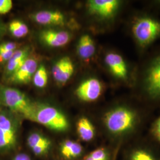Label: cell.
<instances>
[{"label": "cell", "mask_w": 160, "mask_h": 160, "mask_svg": "<svg viewBox=\"0 0 160 160\" xmlns=\"http://www.w3.org/2000/svg\"><path fill=\"white\" fill-rule=\"evenodd\" d=\"M103 122L111 135L116 137H125L136 129L139 123V116L131 107L122 105L109 110L104 114Z\"/></svg>", "instance_id": "1"}, {"label": "cell", "mask_w": 160, "mask_h": 160, "mask_svg": "<svg viewBox=\"0 0 160 160\" xmlns=\"http://www.w3.org/2000/svg\"><path fill=\"white\" fill-rule=\"evenodd\" d=\"M0 101L12 112L33 120L36 105L23 92L12 87H0Z\"/></svg>", "instance_id": "2"}, {"label": "cell", "mask_w": 160, "mask_h": 160, "mask_svg": "<svg viewBox=\"0 0 160 160\" xmlns=\"http://www.w3.org/2000/svg\"><path fill=\"white\" fill-rule=\"evenodd\" d=\"M33 122L59 132H66L69 128L67 117L58 109L49 105L36 106Z\"/></svg>", "instance_id": "3"}, {"label": "cell", "mask_w": 160, "mask_h": 160, "mask_svg": "<svg viewBox=\"0 0 160 160\" xmlns=\"http://www.w3.org/2000/svg\"><path fill=\"white\" fill-rule=\"evenodd\" d=\"M133 36L138 44L145 48L160 37V21L148 16L139 17L132 28Z\"/></svg>", "instance_id": "4"}, {"label": "cell", "mask_w": 160, "mask_h": 160, "mask_svg": "<svg viewBox=\"0 0 160 160\" xmlns=\"http://www.w3.org/2000/svg\"><path fill=\"white\" fill-rule=\"evenodd\" d=\"M18 139V126L10 114L0 112V152L6 153L16 148Z\"/></svg>", "instance_id": "5"}, {"label": "cell", "mask_w": 160, "mask_h": 160, "mask_svg": "<svg viewBox=\"0 0 160 160\" xmlns=\"http://www.w3.org/2000/svg\"><path fill=\"white\" fill-rule=\"evenodd\" d=\"M143 87L149 97L160 100V55L152 59L146 71Z\"/></svg>", "instance_id": "6"}, {"label": "cell", "mask_w": 160, "mask_h": 160, "mask_svg": "<svg viewBox=\"0 0 160 160\" xmlns=\"http://www.w3.org/2000/svg\"><path fill=\"white\" fill-rule=\"evenodd\" d=\"M102 91V82L96 78H90L80 84L75 90V94L81 101L89 103L97 100Z\"/></svg>", "instance_id": "7"}, {"label": "cell", "mask_w": 160, "mask_h": 160, "mask_svg": "<svg viewBox=\"0 0 160 160\" xmlns=\"http://www.w3.org/2000/svg\"><path fill=\"white\" fill-rule=\"evenodd\" d=\"M117 0H91L88 2V10L92 14L102 19L113 17L120 7Z\"/></svg>", "instance_id": "8"}, {"label": "cell", "mask_w": 160, "mask_h": 160, "mask_svg": "<svg viewBox=\"0 0 160 160\" xmlns=\"http://www.w3.org/2000/svg\"><path fill=\"white\" fill-rule=\"evenodd\" d=\"M110 72L116 78L122 81H127L129 78V69L125 59L120 55L110 52L104 58Z\"/></svg>", "instance_id": "9"}, {"label": "cell", "mask_w": 160, "mask_h": 160, "mask_svg": "<svg viewBox=\"0 0 160 160\" xmlns=\"http://www.w3.org/2000/svg\"><path fill=\"white\" fill-rule=\"evenodd\" d=\"M74 71V65L71 59L65 57L59 59L52 67V72L58 83L64 84L68 81Z\"/></svg>", "instance_id": "10"}, {"label": "cell", "mask_w": 160, "mask_h": 160, "mask_svg": "<svg viewBox=\"0 0 160 160\" xmlns=\"http://www.w3.org/2000/svg\"><path fill=\"white\" fill-rule=\"evenodd\" d=\"M27 143L33 153L40 157L47 154L52 147L51 141L39 132L30 133L27 139Z\"/></svg>", "instance_id": "11"}, {"label": "cell", "mask_w": 160, "mask_h": 160, "mask_svg": "<svg viewBox=\"0 0 160 160\" xmlns=\"http://www.w3.org/2000/svg\"><path fill=\"white\" fill-rule=\"evenodd\" d=\"M37 69L36 60L29 57L10 79L16 84H28L33 78Z\"/></svg>", "instance_id": "12"}, {"label": "cell", "mask_w": 160, "mask_h": 160, "mask_svg": "<svg viewBox=\"0 0 160 160\" xmlns=\"http://www.w3.org/2000/svg\"><path fill=\"white\" fill-rule=\"evenodd\" d=\"M40 37L45 44L53 48L65 46L71 38L69 33L67 31L51 29L43 30L40 33Z\"/></svg>", "instance_id": "13"}, {"label": "cell", "mask_w": 160, "mask_h": 160, "mask_svg": "<svg viewBox=\"0 0 160 160\" xmlns=\"http://www.w3.org/2000/svg\"><path fill=\"white\" fill-rule=\"evenodd\" d=\"M35 22L47 26H63L65 23V17L59 11L43 10L32 15Z\"/></svg>", "instance_id": "14"}, {"label": "cell", "mask_w": 160, "mask_h": 160, "mask_svg": "<svg viewBox=\"0 0 160 160\" xmlns=\"http://www.w3.org/2000/svg\"><path fill=\"white\" fill-rule=\"evenodd\" d=\"M29 49L26 48L14 51L12 58L6 64L5 75L7 77L11 78L17 72L29 58Z\"/></svg>", "instance_id": "15"}, {"label": "cell", "mask_w": 160, "mask_h": 160, "mask_svg": "<svg viewBox=\"0 0 160 160\" xmlns=\"http://www.w3.org/2000/svg\"><path fill=\"white\" fill-rule=\"evenodd\" d=\"M59 151L63 158L67 160H72L81 156L83 148L80 143L67 139L61 143Z\"/></svg>", "instance_id": "16"}, {"label": "cell", "mask_w": 160, "mask_h": 160, "mask_svg": "<svg viewBox=\"0 0 160 160\" xmlns=\"http://www.w3.org/2000/svg\"><path fill=\"white\" fill-rule=\"evenodd\" d=\"M77 131L80 139L85 142L91 141L95 137L94 126L89 119L84 116L80 118L77 121Z\"/></svg>", "instance_id": "17"}, {"label": "cell", "mask_w": 160, "mask_h": 160, "mask_svg": "<svg viewBox=\"0 0 160 160\" xmlns=\"http://www.w3.org/2000/svg\"><path fill=\"white\" fill-rule=\"evenodd\" d=\"M96 51L95 43L89 34H83L78 41L77 52L82 59H88L92 58Z\"/></svg>", "instance_id": "18"}, {"label": "cell", "mask_w": 160, "mask_h": 160, "mask_svg": "<svg viewBox=\"0 0 160 160\" xmlns=\"http://www.w3.org/2000/svg\"><path fill=\"white\" fill-rule=\"evenodd\" d=\"M129 160H158L148 149L137 147L133 149L129 155Z\"/></svg>", "instance_id": "19"}, {"label": "cell", "mask_w": 160, "mask_h": 160, "mask_svg": "<svg viewBox=\"0 0 160 160\" xmlns=\"http://www.w3.org/2000/svg\"><path fill=\"white\" fill-rule=\"evenodd\" d=\"M8 30L11 34L16 38H22L29 33L28 26L23 22L15 20L8 24Z\"/></svg>", "instance_id": "20"}, {"label": "cell", "mask_w": 160, "mask_h": 160, "mask_svg": "<svg viewBox=\"0 0 160 160\" xmlns=\"http://www.w3.org/2000/svg\"><path fill=\"white\" fill-rule=\"evenodd\" d=\"M34 86L38 88H43L47 85L48 76L46 68L44 65H40L38 68L33 77Z\"/></svg>", "instance_id": "21"}, {"label": "cell", "mask_w": 160, "mask_h": 160, "mask_svg": "<svg viewBox=\"0 0 160 160\" xmlns=\"http://www.w3.org/2000/svg\"><path fill=\"white\" fill-rule=\"evenodd\" d=\"M82 160H110V154L106 149L98 148L87 155Z\"/></svg>", "instance_id": "22"}, {"label": "cell", "mask_w": 160, "mask_h": 160, "mask_svg": "<svg viewBox=\"0 0 160 160\" xmlns=\"http://www.w3.org/2000/svg\"><path fill=\"white\" fill-rule=\"evenodd\" d=\"M12 8L11 0H0V14H5L10 12Z\"/></svg>", "instance_id": "23"}, {"label": "cell", "mask_w": 160, "mask_h": 160, "mask_svg": "<svg viewBox=\"0 0 160 160\" xmlns=\"http://www.w3.org/2000/svg\"><path fill=\"white\" fill-rule=\"evenodd\" d=\"M152 133L157 141H158L160 143V115L157 120L155 121L152 125Z\"/></svg>", "instance_id": "24"}, {"label": "cell", "mask_w": 160, "mask_h": 160, "mask_svg": "<svg viewBox=\"0 0 160 160\" xmlns=\"http://www.w3.org/2000/svg\"><path fill=\"white\" fill-rule=\"evenodd\" d=\"M17 48V43L14 42H4L0 44V49H2L6 51H16Z\"/></svg>", "instance_id": "25"}, {"label": "cell", "mask_w": 160, "mask_h": 160, "mask_svg": "<svg viewBox=\"0 0 160 160\" xmlns=\"http://www.w3.org/2000/svg\"><path fill=\"white\" fill-rule=\"evenodd\" d=\"M14 52L6 51L0 49V63L7 62L12 58Z\"/></svg>", "instance_id": "26"}, {"label": "cell", "mask_w": 160, "mask_h": 160, "mask_svg": "<svg viewBox=\"0 0 160 160\" xmlns=\"http://www.w3.org/2000/svg\"><path fill=\"white\" fill-rule=\"evenodd\" d=\"M12 160H32L29 155L25 153H18L16 155Z\"/></svg>", "instance_id": "27"}, {"label": "cell", "mask_w": 160, "mask_h": 160, "mask_svg": "<svg viewBox=\"0 0 160 160\" xmlns=\"http://www.w3.org/2000/svg\"><path fill=\"white\" fill-rule=\"evenodd\" d=\"M6 26L0 21V38L6 33Z\"/></svg>", "instance_id": "28"}, {"label": "cell", "mask_w": 160, "mask_h": 160, "mask_svg": "<svg viewBox=\"0 0 160 160\" xmlns=\"http://www.w3.org/2000/svg\"><path fill=\"white\" fill-rule=\"evenodd\" d=\"M1 101H0V106H1Z\"/></svg>", "instance_id": "29"}]
</instances>
